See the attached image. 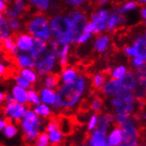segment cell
Instances as JSON below:
<instances>
[{
	"label": "cell",
	"instance_id": "cell-1",
	"mask_svg": "<svg viewBox=\"0 0 146 146\" xmlns=\"http://www.w3.org/2000/svg\"><path fill=\"white\" fill-rule=\"evenodd\" d=\"M88 77L79 74L73 82L59 84L57 90V100L62 109L72 110L78 106L89 89Z\"/></svg>",
	"mask_w": 146,
	"mask_h": 146
},
{
	"label": "cell",
	"instance_id": "cell-2",
	"mask_svg": "<svg viewBox=\"0 0 146 146\" xmlns=\"http://www.w3.org/2000/svg\"><path fill=\"white\" fill-rule=\"evenodd\" d=\"M50 29L52 38L63 40L70 44H74L76 38L82 32L66 13H61L50 17Z\"/></svg>",
	"mask_w": 146,
	"mask_h": 146
},
{
	"label": "cell",
	"instance_id": "cell-3",
	"mask_svg": "<svg viewBox=\"0 0 146 146\" xmlns=\"http://www.w3.org/2000/svg\"><path fill=\"white\" fill-rule=\"evenodd\" d=\"M26 31L32 36L50 42L52 39L50 29V17L45 13H37L32 15L25 24Z\"/></svg>",
	"mask_w": 146,
	"mask_h": 146
},
{
	"label": "cell",
	"instance_id": "cell-4",
	"mask_svg": "<svg viewBox=\"0 0 146 146\" xmlns=\"http://www.w3.org/2000/svg\"><path fill=\"white\" fill-rule=\"evenodd\" d=\"M20 123L24 132L25 141L30 144L34 143L41 132L42 124H44L42 118L36 115L33 110L29 109L23 118L20 121Z\"/></svg>",
	"mask_w": 146,
	"mask_h": 146
},
{
	"label": "cell",
	"instance_id": "cell-5",
	"mask_svg": "<svg viewBox=\"0 0 146 146\" xmlns=\"http://www.w3.org/2000/svg\"><path fill=\"white\" fill-rule=\"evenodd\" d=\"M136 100L132 91H122L118 95L109 98V104L113 107L115 115L131 116L136 106Z\"/></svg>",
	"mask_w": 146,
	"mask_h": 146
},
{
	"label": "cell",
	"instance_id": "cell-6",
	"mask_svg": "<svg viewBox=\"0 0 146 146\" xmlns=\"http://www.w3.org/2000/svg\"><path fill=\"white\" fill-rule=\"evenodd\" d=\"M114 122L123 133V143L128 146H139L138 130L134 119L127 115H114Z\"/></svg>",
	"mask_w": 146,
	"mask_h": 146
},
{
	"label": "cell",
	"instance_id": "cell-7",
	"mask_svg": "<svg viewBox=\"0 0 146 146\" xmlns=\"http://www.w3.org/2000/svg\"><path fill=\"white\" fill-rule=\"evenodd\" d=\"M61 69L62 68L58 63V58L50 50L39 58L35 68L39 78H44L49 74H58L60 72Z\"/></svg>",
	"mask_w": 146,
	"mask_h": 146
},
{
	"label": "cell",
	"instance_id": "cell-8",
	"mask_svg": "<svg viewBox=\"0 0 146 146\" xmlns=\"http://www.w3.org/2000/svg\"><path fill=\"white\" fill-rule=\"evenodd\" d=\"M123 53L128 58L137 56H146V35L140 33L134 37L131 44H127L123 48Z\"/></svg>",
	"mask_w": 146,
	"mask_h": 146
},
{
	"label": "cell",
	"instance_id": "cell-9",
	"mask_svg": "<svg viewBox=\"0 0 146 146\" xmlns=\"http://www.w3.org/2000/svg\"><path fill=\"white\" fill-rule=\"evenodd\" d=\"M29 110L27 105L20 104V103H11V104H5L4 106V113L6 119L11 121L20 122L23 118L25 113Z\"/></svg>",
	"mask_w": 146,
	"mask_h": 146
},
{
	"label": "cell",
	"instance_id": "cell-10",
	"mask_svg": "<svg viewBox=\"0 0 146 146\" xmlns=\"http://www.w3.org/2000/svg\"><path fill=\"white\" fill-rule=\"evenodd\" d=\"M111 10L105 7H99L98 9L90 13V21L94 22L97 26L98 35L106 31V23L109 18Z\"/></svg>",
	"mask_w": 146,
	"mask_h": 146
},
{
	"label": "cell",
	"instance_id": "cell-11",
	"mask_svg": "<svg viewBox=\"0 0 146 146\" xmlns=\"http://www.w3.org/2000/svg\"><path fill=\"white\" fill-rule=\"evenodd\" d=\"M127 23V17L119 13L118 5H116L110 12V15L106 23V31L108 33H113L117 29L123 27Z\"/></svg>",
	"mask_w": 146,
	"mask_h": 146
},
{
	"label": "cell",
	"instance_id": "cell-12",
	"mask_svg": "<svg viewBox=\"0 0 146 146\" xmlns=\"http://www.w3.org/2000/svg\"><path fill=\"white\" fill-rule=\"evenodd\" d=\"M136 84L133 90V95L136 101H142L146 93V66H143L135 71Z\"/></svg>",
	"mask_w": 146,
	"mask_h": 146
},
{
	"label": "cell",
	"instance_id": "cell-13",
	"mask_svg": "<svg viewBox=\"0 0 146 146\" xmlns=\"http://www.w3.org/2000/svg\"><path fill=\"white\" fill-rule=\"evenodd\" d=\"M27 0H12L4 13L7 18H21L29 10Z\"/></svg>",
	"mask_w": 146,
	"mask_h": 146
},
{
	"label": "cell",
	"instance_id": "cell-14",
	"mask_svg": "<svg viewBox=\"0 0 146 146\" xmlns=\"http://www.w3.org/2000/svg\"><path fill=\"white\" fill-rule=\"evenodd\" d=\"M13 38L15 41V45L17 49L19 50L20 52H23V53H29L33 48L36 41V38L32 36L27 31L26 32L21 31L19 33H16V35Z\"/></svg>",
	"mask_w": 146,
	"mask_h": 146
},
{
	"label": "cell",
	"instance_id": "cell-15",
	"mask_svg": "<svg viewBox=\"0 0 146 146\" xmlns=\"http://www.w3.org/2000/svg\"><path fill=\"white\" fill-rule=\"evenodd\" d=\"M45 132L48 135L49 141L51 144H59L64 139V134L60 129V124L58 119H52L45 127Z\"/></svg>",
	"mask_w": 146,
	"mask_h": 146
},
{
	"label": "cell",
	"instance_id": "cell-16",
	"mask_svg": "<svg viewBox=\"0 0 146 146\" xmlns=\"http://www.w3.org/2000/svg\"><path fill=\"white\" fill-rule=\"evenodd\" d=\"M48 47L49 50L51 52H53L58 58L64 56H69L71 51L70 44L57 38H52L50 42H48Z\"/></svg>",
	"mask_w": 146,
	"mask_h": 146
},
{
	"label": "cell",
	"instance_id": "cell-17",
	"mask_svg": "<svg viewBox=\"0 0 146 146\" xmlns=\"http://www.w3.org/2000/svg\"><path fill=\"white\" fill-rule=\"evenodd\" d=\"M100 90L103 95H105L107 98L114 97L121 92L124 91L121 88V84H119V80L113 79V78H111V77L109 79L106 80V82L102 85Z\"/></svg>",
	"mask_w": 146,
	"mask_h": 146
},
{
	"label": "cell",
	"instance_id": "cell-18",
	"mask_svg": "<svg viewBox=\"0 0 146 146\" xmlns=\"http://www.w3.org/2000/svg\"><path fill=\"white\" fill-rule=\"evenodd\" d=\"M66 14L69 17L70 20L81 31H82L83 27L89 21L87 13L83 12L81 8H71Z\"/></svg>",
	"mask_w": 146,
	"mask_h": 146
},
{
	"label": "cell",
	"instance_id": "cell-19",
	"mask_svg": "<svg viewBox=\"0 0 146 146\" xmlns=\"http://www.w3.org/2000/svg\"><path fill=\"white\" fill-rule=\"evenodd\" d=\"M111 45V37L107 34H99L97 35L93 41V49L99 54L106 53Z\"/></svg>",
	"mask_w": 146,
	"mask_h": 146
},
{
	"label": "cell",
	"instance_id": "cell-20",
	"mask_svg": "<svg viewBox=\"0 0 146 146\" xmlns=\"http://www.w3.org/2000/svg\"><path fill=\"white\" fill-rule=\"evenodd\" d=\"M14 58L15 65L19 69L21 68H36L37 60L35 58H33L29 53H23L19 52Z\"/></svg>",
	"mask_w": 146,
	"mask_h": 146
},
{
	"label": "cell",
	"instance_id": "cell-21",
	"mask_svg": "<svg viewBox=\"0 0 146 146\" xmlns=\"http://www.w3.org/2000/svg\"><path fill=\"white\" fill-rule=\"evenodd\" d=\"M108 146H117L123 143V133L118 125L113 126L106 135Z\"/></svg>",
	"mask_w": 146,
	"mask_h": 146
},
{
	"label": "cell",
	"instance_id": "cell-22",
	"mask_svg": "<svg viewBox=\"0 0 146 146\" xmlns=\"http://www.w3.org/2000/svg\"><path fill=\"white\" fill-rule=\"evenodd\" d=\"M85 146H108L106 140V134L98 129L91 131V134Z\"/></svg>",
	"mask_w": 146,
	"mask_h": 146
},
{
	"label": "cell",
	"instance_id": "cell-23",
	"mask_svg": "<svg viewBox=\"0 0 146 146\" xmlns=\"http://www.w3.org/2000/svg\"><path fill=\"white\" fill-rule=\"evenodd\" d=\"M79 72L76 68L73 66H65L59 72L58 77H59V82L60 84H65V83H69L73 82L76 77L78 76Z\"/></svg>",
	"mask_w": 146,
	"mask_h": 146
},
{
	"label": "cell",
	"instance_id": "cell-24",
	"mask_svg": "<svg viewBox=\"0 0 146 146\" xmlns=\"http://www.w3.org/2000/svg\"><path fill=\"white\" fill-rule=\"evenodd\" d=\"M118 80L124 91L127 90L133 92L136 84V77H135V71L128 70L124 76H122L121 78H119Z\"/></svg>",
	"mask_w": 146,
	"mask_h": 146
},
{
	"label": "cell",
	"instance_id": "cell-25",
	"mask_svg": "<svg viewBox=\"0 0 146 146\" xmlns=\"http://www.w3.org/2000/svg\"><path fill=\"white\" fill-rule=\"evenodd\" d=\"M48 50H49L48 42L44 41V40H42V39L36 38V41H35V44H34V46L31 49V50L29 52V54L33 58H35L36 60H38L39 58L42 54H44V53H45Z\"/></svg>",
	"mask_w": 146,
	"mask_h": 146
},
{
	"label": "cell",
	"instance_id": "cell-26",
	"mask_svg": "<svg viewBox=\"0 0 146 146\" xmlns=\"http://www.w3.org/2000/svg\"><path fill=\"white\" fill-rule=\"evenodd\" d=\"M114 123V115L111 113H103L98 115L97 129L103 133H107L110 127Z\"/></svg>",
	"mask_w": 146,
	"mask_h": 146
},
{
	"label": "cell",
	"instance_id": "cell-27",
	"mask_svg": "<svg viewBox=\"0 0 146 146\" xmlns=\"http://www.w3.org/2000/svg\"><path fill=\"white\" fill-rule=\"evenodd\" d=\"M39 96H40V100L41 103H44L48 106H51L52 104L57 101V90H51L48 89L45 87H42L39 90Z\"/></svg>",
	"mask_w": 146,
	"mask_h": 146
},
{
	"label": "cell",
	"instance_id": "cell-28",
	"mask_svg": "<svg viewBox=\"0 0 146 146\" xmlns=\"http://www.w3.org/2000/svg\"><path fill=\"white\" fill-rule=\"evenodd\" d=\"M10 93L12 94L16 103L28 105V90H26L17 84H14L11 89Z\"/></svg>",
	"mask_w": 146,
	"mask_h": 146
},
{
	"label": "cell",
	"instance_id": "cell-29",
	"mask_svg": "<svg viewBox=\"0 0 146 146\" xmlns=\"http://www.w3.org/2000/svg\"><path fill=\"white\" fill-rule=\"evenodd\" d=\"M29 6L34 8L37 13H50L52 0H27Z\"/></svg>",
	"mask_w": 146,
	"mask_h": 146
},
{
	"label": "cell",
	"instance_id": "cell-30",
	"mask_svg": "<svg viewBox=\"0 0 146 146\" xmlns=\"http://www.w3.org/2000/svg\"><path fill=\"white\" fill-rule=\"evenodd\" d=\"M18 74L23 77L32 85L36 84L39 80V76L35 68H21V69H19Z\"/></svg>",
	"mask_w": 146,
	"mask_h": 146
},
{
	"label": "cell",
	"instance_id": "cell-31",
	"mask_svg": "<svg viewBox=\"0 0 146 146\" xmlns=\"http://www.w3.org/2000/svg\"><path fill=\"white\" fill-rule=\"evenodd\" d=\"M42 84H44V87L51 89V90H57L58 87L60 84L59 82V77L58 74H49L46 76H44L42 78Z\"/></svg>",
	"mask_w": 146,
	"mask_h": 146
},
{
	"label": "cell",
	"instance_id": "cell-32",
	"mask_svg": "<svg viewBox=\"0 0 146 146\" xmlns=\"http://www.w3.org/2000/svg\"><path fill=\"white\" fill-rule=\"evenodd\" d=\"M2 47L7 53H9V55L12 58H15L20 52L19 50L17 49V47L15 45V41L13 36H10V37H8L4 40Z\"/></svg>",
	"mask_w": 146,
	"mask_h": 146
},
{
	"label": "cell",
	"instance_id": "cell-33",
	"mask_svg": "<svg viewBox=\"0 0 146 146\" xmlns=\"http://www.w3.org/2000/svg\"><path fill=\"white\" fill-rule=\"evenodd\" d=\"M12 35L13 33L8 25V18L5 13H0V36L3 40H5L12 36Z\"/></svg>",
	"mask_w": 146,
	"mask_h": 146
},
{
	"label": "cell",
	"instance_id": "cell-34",
	"mask_svg": "<svg viewBox=\"0 0 146 146\" xmlns=\"http://www.w3.org/2000/svg\"><path fill=\"white\" fill-rule=\"evenodd\" d=\"M33 111L39 117L44 119H48L52 115V108L44 103H40L39 105L36 106L33 109Z\"/></svg>",
	"mask_w": 146,
	"mask_h": 146
},
{
	"label": "cell",
	"instance_id": "cell-35",
	"mask_svg": "<svg viewBox=\"0 0 146 146\" xmlns=\"http://www.w3.org/2000/svg\"><path fill=\"white\" fill-rule=\"evenodd\" d=\"M118 8L121 14L127 15V13L135 12L139 8V5L134 0H127V1L124 2L121 5H118Z\"/></svg>",
	"mask_w": 146,
	"mask_h": 146
},
{
	"label": "cell",
	"instance_id": "cell-36",
	"mask_svg": "<svg viewBox=\"0 0 146 146\" xmlns=\"http://www.w3.org/2000/svg\"><path fill=\"white\" fill-rule=\"evenodd\" d=\"M8 25L12 33H19L25 27V24L21 18H8Z\"/></svg>",
	"mask_w": 146,
	"mask_h": 146
},
{
	"label": "cell",
	"instance_id": "cell-37",
	"mask_svg": "<svg viewBox=\"0 0 146 146\" xmlns=\"http://www.w3.org/2000/svg\"><path fill=\"white\" fill-rule=\"evenodd\" d=\"M128 71V67L126 65H119L113 67V69L110 72V77L113 79H119L121 78L122 76H124Z\"/></svg>",
	"mask_w": 146,
	"mask_h": 146
},
{
	"label": "cell",
	"instance_id": "cell-38",
	"mask_svg": "<svg viewBox=\"0 0 146 146\" xmlns=\"http://www.w3.org/2000/svg\"><path fill=\"white\" fill-rule=\"evenodd\" d=\"M41 103L39 93L33 87L28 90V104L36 106Z\"/></svg>",
	"mask_w": 146,
	"mask_h": 146
},
{
	"label": "cell",
	"instance_id": "cell-39",
	"mask_svg": "<svg viewBox=\"0 0 146 146\" xmlns=\"http://www.w3.org/2000/svg\"><path fill=\"white\" fill-rule=\"evenodd\" d=\"M10 64L3 50H0V77L5 75L9 71Z\"/></svg>",
	"mask_w": 146,
	"mask_h": 146
},
{
	"label": "cell",
	"instance_id": "cell-40",
	"mask_svg": "<svg viewBox=\"0 0 146 146\" xmlns=\"http://www.w3.org/2000/svg\"><path fill=\"white\" fill-rule=\"evenodd\" d=\"M2 132L7 139H11V138H13V137L18 134V128H17V126L14 125L13 123L8 122Z\"/></svg>",
	"mask_w": 146,
	"mask_h": 146
},
{
	"label": "cell",
	"instance_id": "cell-41",
	"mask_svg": "<svg viewBox=\"0 0 146 146\" xmlns=\"http://www.w3.org/2000/svg\"><path fill=\"white\" fill-rule=\"evenodd\" d=\"M58 1L70 8H82L83 5L88 4L90 0H58Z\"/></svg>",
	"mask_w": 146,
	"mask_h": 146
},
{
	"label": "cell",
	"instance_id": "cell-42",
	"mask_svg": "<svg viewBox=\"0 0 146 146\" xmlns=\"http://www.w3.org/2000/svg\"><path fill=\"white\" fill-rule=\"evenodd\" d=\"M146 65V56H137L132 58L130 60V66L134 70L145 66Z\"/></svg>",
	"mask_w": 146,
	"mask_h": 146
},
{
	"label": "cell",
	"instance_id": "cell-43",
	"mask_svg": "<svg viewBox=\"0 0 146 146\" xmlns=\"http://www.w3.org/2000/svg\"><path fill=\"white\" fill-rule=\"evenodd\" d=\"M50 143L46 132H40L36 139L34 142V146H50Z\"/></svg>",
	"mask_w": 146,
	"mask_h": 146
},
{
	"label": "cell",
	"instance_id": "cell-44",
	"mask_svg": "<svg viewBox=\"0 0 146 146\" xmlns=\"http://www.w3.org/2000/svg\"><path fill=\"white\" fill-rule=\"evenodd\" d=\"M93 35L90 33H86V32H82L80 35L78 36V37L76 38L74 44L77 45H84L92 39Z\"/></svg>",
	"mask_w": 146,
	"mask_h": 146
},
{
	"label": "cell",
	"instance_id": "cell-45",
	"mask_svg": "<svg viewBox=\"0 0 146 146\" xmlns=\"http://www.w3.org/2000/svg\"><path fill=\"white\" fill-rule=\"evenodd\" d=\"M106 75L103 74L101 73L95 74L92 77V85L94 88L96 89H100L102 87V85L104 84L106 82Z\"/></svg>",
	"mask_w": 146,
	"mask_h": 146
},
{
	"label": "cell",
	"instance_id": "cell-46",
	"mask_svg": "<svg viewBox=\"0 0 146 146\" xmlns=\"http://www.w3.org/2000/svg\"><path fill=\"white\" fill-rule=\"evenodd\" d=\"M104 106V102L100 98H94L90 102V109L94 111L95 113H100Z\"/></svg>",
	"mask_w": 146,
	"mask_h": 146
},
{
	"label": "cell",
	"instance_id": "cell-47",
	"mask_svg": "<svg viewBox=\"0 0 146 146\" xmlns=\"http://www.w3.org/2000/svg\"><path fill=\"white\" fill-rule=\"evenodd\" d=\"M13 81H14L15 84L21 86V87H22L26 90H29L32 87V84L30 82H29L26 79H24L23 77H21L20 74H15L13 76Z\"/></svg>",
	"mask_w": 146,
	"mask_h": 146
},
{
	"label": "cell",
	"instance_id": "cell-48",
	"mask_svg": "<svg viewBox=\"0 0 146 146\" xmlns=\"http://www.w3.org/2000/svg\"><path fill=\"white\" fill-rule=\"evenodd\" d=\"M98 121V115L97 113H92L89 119L88 123H87V129L88 131H93L97 128Z\"/></svg>",
	"mask_w": 146,
	"mask_h": 146
},
{
	"label": "cell",
	"instance_id": "cell-49",
	"mask_svg": "<svg viewBox=\"0 0 146 146\" xmlns=\"http://www.w3.org/2000/svg\"><path fill=\"white\" fill-rule=\"evenodd\" d=\"M82 32H86V33H90L92 35H98V29H97V26L96 24L92 22L91 21H88L87 23L85 24V26L83 27Z\"/></svg>",
	"mask_w": 146,
	"mask_h": 146
},
{
	"label": "cell",
	"instance_id": "cell-50",
	"mask_svg": "<svg viewBox=\"0 0 146 146\" xmlns=\"http://www.w3.org/2000/svg\"><path fill=\"white\" fill-rule=\"evenodd\" d=\"M139 16H140V19L143 22L146 21V7H145V5H143L140 8V10H139Z\"/></svg>",
	"mask_w": 146,
	"mask_h": 146
},
{
	"label": "cell",
	"instance_id": "cell-51",
	"mask_svg": "<svg viewBox=\"0 0 146 146\" xmlns=\"http://www.w3.org/2000/svg\"><path fill=\"white\" fill-rule=\"evenodd\" d=\"M14 98H13L12 94L10 92L5 93V100L4 103L5 104H11V103H14Z\"/></svg>",
	"mask_w": 146,
	"mask_h": 146
},
{
	"label": "cell",
	"instance_id": "cell-52",
	"mask_svg": "<svg viewBox=\"0 0 146 146\" xmlns=\"http://www.w3.org/2000/svg\"><path fill=\"white\" fill-rule=\"evenodd\" d=\"M8 6L7 0H0V13H4Z\"/></svg>",
	"mask_w": 146,
	"mask_h": 146
},
{
	"label": "cell",
	"instance_id": "cell-53",
	"mask_svg": "<svg viewBox=\"0 0 146 146\" xmlns=\"http://www.w3.org/2000/svg\"><path fill=\"white\" fill-rule=\"evenodd\" d=\"M113 0H98L97 5L98 7H105L106 5H109Z\"/></svg>",
	"mask_w": 146,
	"mask_h": 146
},
{
	"label": "cell",
	"instance_id": "cell-54",
	"mask_svg": "<svg viewBox=\"0 0 146 146\" xmlns=\"http://www.w3.org/2000/svg\"><path fill=\"white\" fill-rule=\"evenodd\" d=\"M7 123H8L7 119H0V133L3 131V129L7 125Z\"/></svg>",
	"mask_w": 146,
	"mask_h": 146
},
{
	"label": "cell",
	"instance_id": "cell-55",
	"mask_svg": "<svg viewBox=\"0 0 146 146\" xmlns=\"http://www.w3.org/2000/svg\"><path fill=\"white\" fill-rule=\"evenodd\" d=\"M5 96V92L2 89H0V105L3 104V103H4Z\"/></svg>",
	"mask_w": 146,
	"mask_h": 146
},
{
	"label": "cell",
	"instance_id": "cell-56",
	"mask_svg": "<svg viewBox=\"0 0 146 146\" xmlns=\"http://www.w3.org/2000/svg\"><path fill=\"white\" fill-rule=\"evenodd\" d=\"M134 1H135L139 5H144L146 3V0H134Z\"/></svg>",
	"mask_w": 146,
	"mask_h": 146
},
{
	"label": "cell",
	"instance_id": "cell-57",
	"mask_svg": "<svg viewBox=\"0 0 146 146\" xmlns=\"http://www.w3.org/2000/svg\"><path fill=\"white\" fill-rule=\"evenodd\" d=\"M3 39L1 37V36H0V48H2V45H3Z\"/></svg>",
	"mask_w": 146,
	"mask_h": 146
},
{
	"label": "cell",
	"instance_id": "cell-58",
	"mask_svg": "<svg viewBox=\"0 0 146 146\" xmlns=\"http://www.w3.org/2000/svg\"><path fill=\"white\" fill-rule=\"evenodd\" d=\"M117 146H128V145H127V144H126V143H122L119 144V145H117Z\"/></svg>",
	"mask_w": 146,
	"mask_h": 146
},
{
	"label": "cell",
	"instance_id": "cell-59",
	"mask_svg": "<svg viewBox=\"0 0 146 146\" xmlns=\"http://www.w3.org/2000/svg\"><path fill=\"white\" fill-rule=\"evenodd\" d=\"M139 146H145V144H139Z\"/></svg>",
	"mask_w": 146,
	"mask_h": 146
},
{
	"label": "cell",
	"instance_id": "cell-60",
	"mask_svg": "<svg viewBox=\"0 0 146 146\" xmlns=\"http://www.w3.org/2000/svg\"><path fill=\"white\" fill-rule=\"evenodd\" d=\"M0 146H2V145H1V144H0Z\"/></svg>",
	"mask_w": 146,
	"mask_h": 146
},
{
	"label": "cell",
	"instance_id": "cell-61",
	"mask_svg": "<svg viewBox=\"0 0 146 146\" xmlns=\"http://www.w3.org/2000/svg\"><path fill=\"white\" fill-rule=\"evenodd\" d=\"M83 146H85V145H83Z\"/></svg>",
	"mask_w": 146,
	"mask_h": 146
}]
</instances>
